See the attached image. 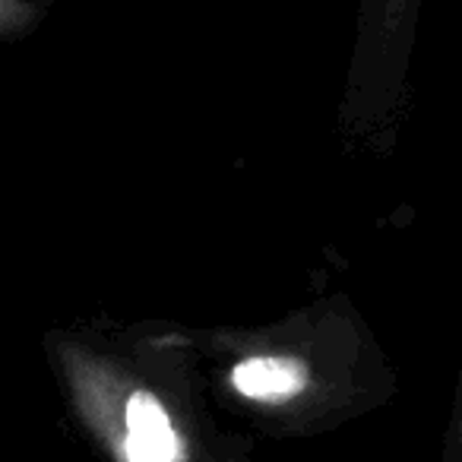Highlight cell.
Listing matches in <instances>:
<instances>
[{
	"instance_id": "cell-4",
	"label": "cell",
	"mask_w": 462,
	"mask_h": 462,
	"mask_svg": "<svg viewBox=\"0 0 462 462\" xmlns=\"http://www.w3.org/2000/svg\"><path fill=\"white\" fill-rule=\"evenodd\" d=\"M35 20H39L35 0H0V39L26 32Z\"/></svg>"
},
{
	"instance_id": "cell-6",
	"label": "cell",
	"mask_w": 462,
	"mask_h": 462,
	"mask_svg": "<svg viewBox=\"0 0 462 462\" xmlns=\"http://www.w3.org/2000/svg\"><path fill=\"white\" fill-rule=\"evenodd\" d=\"M225 462H245V459H238V456H235V459H225Z\"/></svg>"
},
{
	"instance_id": "cell-1",
	"label": "cell",
	"mask_w": 462,
	"mask_h": 462,
	"mask_svg": "<svg viewBox=\"0 0 462 462\" xmlns=\"http://www.w3.org/2000/svg\"><path fill=\"white\" fill-rule=\"evenodd\" d=\"M51 361L73 415L111 462L197 459V437L180 402L127 358L58 336Z\"/></svg>"
},
{
	"instance_id": "cell-5",
	"label": "cell",
	"mask_w": 462,
	"mask_h": 462,
	"mask_svg": "<svg viewBox=\"0 0 462 462\" xmlns=\"http://www.w3.org/2000/svg\"><path fill=\"white\" fill-rule=\"evenodd\" d=\"M453 437H456V447H459V456H462V390H459V405H456V428H453Z\"/></svg>"
},
{
	"instance_id": "cell-3",
	"label": "cell",
	"mask_w": 462,
	"mask_h": 462,
	"mask_svg": "<svg viewBox=\"0 0 462 462\" xmlns=\"http://www.w3.org/2000/svg\"><path fill=\"white\" fill-rule=\"evenodd\" d=\"M421 0H365V20H361V45L355 60V79H365L371 67L386 83V64L393 58L402 60V54L411 48V35H415V20Z\"/></svg>"
},
{
	"instance_id": "cell-7",
	"label": "cell",
	"mask_w": 462,
	"mask_h": 462,
	"mask_svg": "<svg viewBox=\"0 0 462 462\" xmlns=\"http://www.w3.org/2000/svg\"><path fill=\"white\" fill-rule=\"evenodd\" d=\"M35 4H39V0H35Z\"/></svg>"
},
{
	"instance_id": "cell-2",
	"label": "cell",
	"mask_w": 462,
	"mask_h": 462,
	"mask_svg": "<svg viewBox=\"0 0 462 462\" xmlns=\"http://www.w3.org/2000/svg\"><path fill=\"white\" fill-rule=\"evenodd\" d=\"M216 380L235 409L276 424H308L346 402L333 329L301 317L291 327L209 336Z\"/></svg>"
}]
</instances>
